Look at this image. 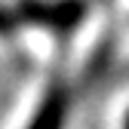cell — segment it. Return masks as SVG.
Returning <instances> with one entry per match:
<instances>
[{
	"label": "cell",
	"instance_id": "cell-1",
	"mask_svg": "<svg viewBox=\"0 0 129 129\" xmlns=\"http://www.w3.org/2000/svg\"><path fill=\"white\" fill-rule=\"evenodd\" d=\"M126 129H129V120H126Z\"/></svg>",
	"mask_w": 129,
	"mask_h": 129
}]
</instances>
